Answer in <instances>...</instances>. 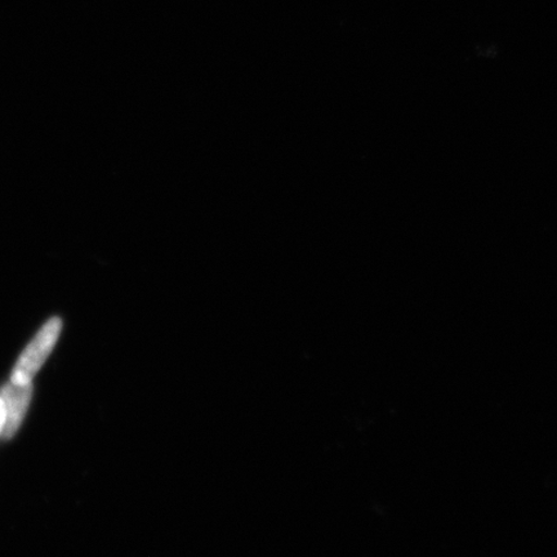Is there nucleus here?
<instances>
[{"instance_id": "1", "label": "nucleus", "mask_w": 557, "mask_h": 557, "mask_svg": "<svg viewBox=\"0 0 557 557\" xmlns=\"http://www.w3.org/2000/svg\"><path fill=\"white\" fill-rule=\"evenodd\" d=\"M62 322L60 318H52L41 326L29 345L17 360L11 375V382L17 385L33 382L34 375L44 367L48 357H50L55 343L60 337Z\"/></svg>"}, {"instance_id": "2", "label": "nucleus", "mask_w": 557, "mask_h": 557, "mask_svg": "<svg viewBox=\"0 0 557 557\" xmlns=\"http://www.w3.org/2000/svg\"><path fill=\"white\" fill-rule=\"evenodd\" d=\"M0 398L4 401L5 407V428L2 437L5 441L16 435L21 424H23L27 409H29L33 398V382L25 383V385H17V383H7L0 389Z\"/></svg>"}, {"instance_id": "3", "label": "nucleus", "mask_w": 557, "mask_h": 557, "mask_svg": "<svg viewBox=\"0 0 557 557\" xmlns=\"http://www.w3.org/2000/svg\"><path fill=\"white\" fill-rule=\"evenodd\" d=\"M5 420H7V414H5L4 401L2 398H0V436L3 435V431L5 428Z\"/></svg>"}]
</instances>
